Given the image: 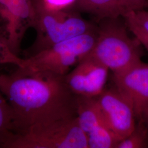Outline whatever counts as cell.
<instances>
[{
    "label": "cell",
    "instance_id": "obj_1",
    "mask_svg": "<svg viewBox=\"0 0 148 148\" xmlns=\"http://www.w3.org/2000/svg\"><path fill=\"white\" fill-rule=\"evenodd\" d=\"M16 67L13 72L0 73V90L12 112L14 133L76 116L77 95L65 75Z\"/></svg>",
    "mask_w": 148,
    "mask_h": 148
},
{
    "label": "cell",
    "instance_id": "obj_2",
    "mask_svg": "<svg viewBox=\"0 0 148 148\" xmlns=\"http://www.w3.org/2000/svg\"><path fill=\"white\" fill-rule=\"evenodd\" d=\"M120 18L98 21L95 44L87 55L105 65L113 74L142 62L141 45L130 37Z\"/></svg>",
    "mask_w": 148,
    "mask_h": 148
},
{
    "label": "cell",
    "instance_id": "obj_3",
    "mask_svg": "<svg viewBox=\"0 0 148 148\" xmlns=\"http://www.w3.org/2000/svg\"><path fill=\"white\" fill-rule=\"evenodd\" d=\"M33 29L36 38L23 52L24 58L30 57L53 45L71 38L95 31L97 26L82 18L74 10L49 11L34 6Z\"/></svg>",
    "mask_w": 148,
    "mask_h": 148
},
{
    "label": "cell",
    "instance_id": "obj_4",
    "mask_svg": "<svg viewBox=\"0 0 148 148\" xmlns=\"http://www.w3.org/2000/svg\"><path fill=\"white\" fill-rule=\"evenodd\" d=\"M0 148H89L87 134L77 117L37 124L13 133Z\"/></svg>",
    "mask_w": 148,
    "mask_h": 148
},
{
    "label": "cell",
    "instance_id": "obj_5",
    "mask_svg": "<svg viewBox=\"0 0 148 148\" xmlns=\"http://www.w3.org/2000/svg\"><path fill=\"white\" fill-rule=\"evenodd\" d=\"M96 38L97 30L65 40L24 58L23 66L65 76L90 53Z\"/></svg>",
    "mask_w": 148,
    "mask_h": 148
},
{
    "label": "cell",
    "instance_id": "obj_6",
    "mask_svg": "<svg viewBox=\"0 0 148 148\" xmlns=\"http://www.w3.org/2000/svg\"><path fill=\"white\" fill-rule=\"evenodd\" d=\"M34 17L32 0H0V40L18 56Z\"/></svg>",
    "mask_w": 148,
    "mask_h": 148
},
{
    "label": "cell",
    "instance_id": "obj_7",
    "mask_svg": "<svg viewBox=\"0 0 148 148\" xmlns=\"http://www.w3.org/2000/svg\"><path fill=\"white\" fill-rule=\"evenodd\" d=\"M115 87L132 106L138 121L148 111V63L142 61L113 74Z\"/></svg>",
    "mask_w": 148,
    "mask_h": 148
},
{
    "label": "cell",
    "instance_id": "obj_8",
    "mask_svg": "<svg viewBox=\"0 0 148 148\" xmlns=\"http://www.w3.org/2000/svg\"><path fill=\"white\" fill-rule=\"evenodd\" d=\"M95 100L109 127L121 140L127 137L136 126V117L131 104L115 87L106 89Z\"/></svg>",
    "mask_w": 148,
    "mask_h": 148
},
{
    "label": "cell",
    "instance_id": "obj_9",
    "mask_svg": "<svg viewBox=\"0 0 148 148\" xmlns=\"http://www.w3.org/2000/svg\"><path fill=\"white\" fill-rule=\"evenodd\" d=\"M109 69L87 55L65 76L70 89L76 95L95 97L106 88Z\"/></svg>",
    "mask_w": 148,
    "mask_h": 148
},
{
    "label": "cell",
    "instance_id": "obj_10",
    "mask_svg": "<svg viewBox=\"0 0 148 148\" xmlns=\"http://www.w3.org/2000/svg\"><path fill=\"white\" fill-rule=\"evenodd\" d=\"M75 10L94 16L98 21L122 18L126 13L119 0H77Z\"/></svg>",
    "mask_w": 148,
    "mask_h": 148
},
{
    "label": "cell",
    "instance_id": "obj_11",
    "mask_svg": "<svg viewBox=\"0 0 148 148\" xmlns=\"http://www.w3.org/2000/svg\"><path fill=\"white\" fill-rule=\"evenodd\" d=\"M89 148H116L121 139L106 123H103L87 135Z\"/></svg>",
    "mask_w": 148,
    "mask_h": 148
},
{
    "label": "cell",
    "instance_id": "obj_12",
    "mask_svg": "<svg viewBox=\"0 0 148 148\" xmlns=\"http://www.w3.org/2000/svg\"><path fill=\"white\" fill-rule=\"evenodd\" d=\"M148 146V128L144 122L140 121L132 132L120 140L116 148H143Z\"/></svg>",
    "mask_w": 148,
    "mask_h": 148
},
{
    "label": "cell",
    "instance_id": "obj_13",
    "mask_svg": "<svg viewBox=\"0 0 148 148\" xmlns=\"http://www.w3.org/2000/svg\"><path fill=\"white\" fill-rule=\"evenodd\" d=\"M13 133V115L10 106L0 90V144Z\"/></svg>",
    "mask_w": 148,
    "mask_h": 148
},
{
    "label": "cell",
    "instance_id": "obj_14",
    "mask_svg": "<svg viewBox=\"0 0 148 148\" xmlns=\"http://www.w3.org/2000/svg\"><path fill=\"white\" fill-rule=\"evenodd\" d=\"M77 0H32L33 5L49 11L75 10Z\"/></svg>",
    "mask_w": 148,
    "mask_h": 148
},
{
    "label": "cell",
    "instance_id": "obj_15",
    "mask_svg": "<svg viewBox=\"0 0 148 148\" xmlns=\"http://www.w3.org/2000/svg\"><path fill=\"white\" fill-rule=\"evenodd\" d=\"M24 59L11 51L5 43L0 40V65L12 64L16 66H22Z\"/></svg>",
    "mask_w": 148,
    "mask_h": 148
},
{
    "label": "cell",
    "instance_id": "obj_16",
    "mask_svg": "<svg viewBox=\"0 0 148 148\" xmlns=\"http://www.w3.org/2000/svg\"><path fill=\"white\" fill-rule=\"evenodd\" d=\"M147 0H119L120 3L126 11H137L145 8Z\"/></svg>",
    "mask_w": 148,
    "mask_h": 148
},
{
    "label": "cell",
    "instance_id": "obj_17",
    "mask_svg": "<svg viewBox=\"0 0 148 148\" xmlns=\"http://www.w3.org/2000/svg\"><path fill=\"white\" fill-rule=\"evenodd\" d=\"M137 40L142 45L146 48V49L148 51V37H142L138 39Z\"/></svg>",
    "mask_w": 148,
    "mask_h": 148
},
{
    "label": "cell",
    "instance_id": "obj_18",
    "mask_svg": "<svg viewBox=\"0 0 148 148\" xmlns=\"http://www.w3.org/2000/svg\"><path fill=\"white\" fill-rule=\"evenodd\" d=\"M143 121L144 122V123H145V125H146V126L147 127L148 130V111L147 112V114H145L144 117Z\"/></svg>",
    "mask_w": 148,
    "mask_h": 148
},
{
    "label": "cell",
    "instance_id": "obj_19",
    "mask_svg": "<svg viewBox=\"0 0 148 148\" xmlns=\"http://www.w3.org/2000/svg\"><path fill=\"white\" fill-rule=\"evenodd\" d=\"M148 8V0L147 1L146 5H145V8Z\"/></svg>",
    "mask_w": 148,
    "mask_h": 148
}]
</instances>
